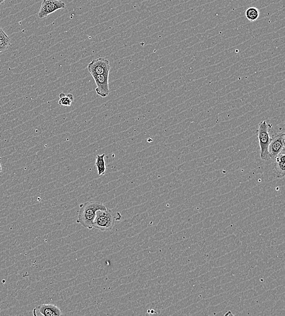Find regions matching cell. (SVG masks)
I'll list each match as a JSON object with an SVG mask.
<instances>
[{
	"instance_id": "15",
	"label": "cell",
	"mask_w": 285,
	"mask_h": 316,
	"mask_svg": "<svg viewBox=\"0 0 285 316\" xmlns=\"http://www.w3.org/2000/svg\"><path fill=\"white\" fill-rule=\"evenodd\" d=\"M6 1V0H0V4L3 3V2Z\"/></svg>"
},
{
	"instance_id": "3",
	"label": "cell",
	"mask_w": 285,
	"mask_h": 316,
	"mask_svg": "<svg viewBox=\"0 0 285 316\" xmlns=\"http://www.w3.org/2000/svg\"><path fill=\"white\" fill-rule=\"evenodd\" d=\"M258 140L260 148V158L263 160H268L270 159L268 153L269 145L270 144L271 137L269 136V126L266 121L259 124L257 131Z\"/></svg>"
},
{
	"instance_id": "4",
	"label": "cell",
	"mask_w": 285,
	"mask_h": 316,
	"mask_svg": "<svg viewBox=\"0 0 285 316\" xmlns=\"http://www.w3.org/2000/svg\"><path fill=\"white\" fill-rule=\"evenodd\" d=\"M65 2L59 0H43L38 12V18L44 19L58 10L65 8Z\"/></svg>"
},
{
	"instance_id": "5",
	"label": "cell",
	"mask_w": 285,
	"mask_h": 316,
	"mask_svg": "<svg viewBox=\"0 0 285 316\" xmlns=\"http://www.w3.org/2000/svg\"><path fill=\"white\" fill-rule=\"evenodd\" d=\"M110 62L104 58H96L88 65V70L91 76L106 75L110 73Z\"/></svg>"
},
{
	"instance_id": "14",
	"label": "cell",
	"mask_w": 285,
	"mask_h": 316,
	"mask_svg": "<svg viewBox=\"0 0 285 316\" xmlns=\"http://www.w3.org/2000/svg\"><path fill=\"white\" fill-rule=\"evenodd\" d=\"M65 96H66V95H65V93H60V94H59V98H63V97H65Z\"/></svg>"
},
{
	"instance_id": "7",
	"label": "cell",
	"mask_w": 285,
	"mask_h": 316,
	"mask_svg": "<svg viewBox=\"0 0 285 316\" xmlns=\"http://www.w3.org/2000/svg\"><path fill=\"white\" fill-rule=\"evenodd\" d=\"M97 86L96 91L102 98H106L110 94L109 78V74L103 75L92 76Z\"/></svg>"
},
{
	"instance_id": "8",
	"label": "cell",
	"mask_w": 285,
	"mask_h": 316,
	"mask_svg": "<svg viewBox=\"0 0 285 316\" xmlns=\"http://www.w3.org/2000/svg\"><path fill=\"white\" fill-rule=\"evenodd\" d=\"M33 315L35 316H60L62 315V312L56 305L43 304L34 308Z\"/></svg>"
},
{
	"instance_id": "16",
	"label": "cell",
	"mask_w": 285,
	"mask_h": 316,
	"mask_svg": "<svg viewBox=\"0 0 285 316\" xmlns=\"http://www.w3.org/2000/svg\"><path fill=\"white\" fill-rule=\"evenodd\" d=\"M1 172H2V166H1V164H0V173H1Z\"/></svg>"
},
{
	"instance_id": "11",
	"label": "cell",
	"mask_w": 285,
	"mask_h": 316,
	"mask_svg": "<svg viewBox=\"0 0 285 316\" xmlns=\"http://www.w3.org/2000/svg\"><path fill=\"white\" fill-rule=\"evenodd\" d=\"M105 157V154L97 155L96 157V165L99 176L105 175V172H106Z\"/></svg>"
},
{
	"instance_id": "9",
	"label": "cell",
	"mask_w": 285,
	"mask_h": 316,
	"mask_svg": "<svg viewBox=\"0 0 285 316\" xmlns=\"http://www.w3.org/2000/svg\"><path fill=\"white\" fill-rule=\"evenodd\" d=\"M273 171L276 179H282L285 174V154L284 151L273 158Z\"/></svg>"
},
{
	"instance_id": "17",
	"label": "cell",
	"mask_w": 285,
	"mask_h": 316,
	"mask_svg": "<svg viewBox=\"0 0 285 316\" xmlns=\"http://www.w3.org/2000/svg\"><path fill=\"white\" fill-rule=\"evenodd\" d=\"M0 159H1V157H0Z\"/></svg>"
},
{
	"instance_id": "6",
	"label": "cell",
	"mask_w": 285,
	"mask_h": 316,
	"mask_svg": "<svg viewBox=\"0 0 285 316\" xmlns=\"http://www.w3.org/2000/svg\"><path fill=\"white\" fill-rule=\"evenodd\" d=\"M285 148V134L284 132L275 134L271 138L269 145L268 153L270 159H273L277 155L284 151Z\"/></svg>"
},
{
	"instance_id": "13",
	"label": "cell",
	"mask_w": 285,
	"mask_h": 316,
	"mask_svg": "<svg viewBox=\"0 0 285 316\" xmlns=\"http://www.w3.org/2000/svg\"><path fill=\"white\" fill-rule=\"evenodd\" d=\"M74 97L73 94H68V95L60 98L58 101V104L60 105L69 106L72 105L74 101Z\"/></svg>"
},
{
	"instance_id": "10",
	"label": "cell",
	"mask_w": 285,
	"mask_h": 316,
	"mask_svg": "<svg viewBox=\"0 0 285 316\" xmlns=\"http://www.w3.org/2000/svg\"><path fill=\"white\" fill-rule=\"evenodd\" d=\"M10 45H11V39L0 27V54L8 49Z\"/></svg>"
},
{
	"instance_id": "1",
	"label": "cell",
	"mask_w": 285,
	"mask_h": 316,
	"mask_svg": "<svg viewBox=\"0 0 285 316\" xmlns=\"http://www.w3.org/2000/svg\"><path fill=\"white\" fill-rule=\"evenodd\" d=\"M79 208L80 210L79 211L76 222L88 229H93V223L97 211L107 209L102 203L97 201L81 204Z\"/></svg>"
},
{
	"instance_id": "12",
	"label": "cell",
	"mask_w": 285,
	"mask_h": 316,
	"mask_svg": "<svg viewBox=\"0 0 285 316\" xmlns=\"http://www.w3.org/2000/svg\"><path fill=\"white\" fill-rule=\"evenodd\" d=\"M245 14L249 21L253 22L258 19L260 16V11L256 7H252L246 10Z\"/></svg>"
},
{
	"instance_id": "2",
	"label": "cell",
	"mask_w": 285,
	"mask_h": 316,
	"mask_svg": "<svg viewBox=\"0 0 285 316\" xmlns=\"http://www.w3.org/2000/svg\"><path fill=\"white\" fill-rule=\"evenodd\" d=\"M119 215V213H115L107 208L105 210L97 211L94 221L93 228L102 232L111 231L115 220H120L118 218Z\"/></svg>"
}]
</instances>
